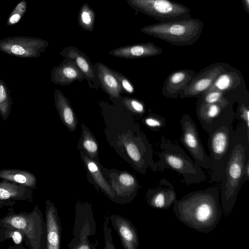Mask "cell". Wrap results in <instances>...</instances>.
<instances>
[{"mask_svg": "<svg viewBox=\"0 0 249 249\" xmlns=\"http://www.w3.org/2000/svg\"><path fill=\"white\" fill-rule=\"evenodd\" d=\"M0 178L20 184L32 189L36 188L37 179L32 173L25 170L5 169L0 170Z\"/></svg>", "mask_w": 249, "mask_h": 249, "instance_id": "23", "label": "cell"}, {"mask_svg": "<svg viewBox=\"0 0 249 249\" xmlns=\"http://www.w3.org/2000/svg\"><path fill=\"white\" fill-rule=\"evenodd\" d=\"M94 21V11L86 3L83 4L78 15L79 24L85 30L90 32L93 29Z\"/></svg>", "mask_w": 249, "mask_h": 249, "instance_id": "28", "label": "cell"}, {"mask_svg": "<svg viewBox=\"0 0 249 249\" xmlns=\"http://www.w3.org/2000/svg\"><path fill=\"white\" fill-rule=\"evenodd\" d=\"M249 141L236 140L232 142L225 173L221 180V201L222 210L227 214L232 210L242 181L244 168L249 160Z\"/></svg>", "mask_w": 249, "mask_h": 249, "instance_id": "2", "label": "cell"}, {"mask_svg": "<svg viewBox=\"0 0 249 249\" xmlns=\"http://www.w3.org/2000/svg\"><path fill=\"white\" fill-rule=\"evenodd\" d=\"M123 104L132 112L142 115L145 113V106L141 101L133 98L125 97L123 100Z\"/></svg>", "mask_w": 249, "mask_h": 249, "instance_id": "31", "label": "cell"}, {"mask_svg": "<svg viewBox=\"0 0 249 249\" xmlns=\"http://www.w3.org/2000/svg\"><path fill=\"white\" fill-rule=\"evenodd\" d=\"M12 239L16 245H21L24 234L20 231L3 226H0V243Z\"/></svg>", "mask_w": 249, "mask_h": 249, "instance_id": "29", "label": "cell"}, {"mask_svg": "<svg viewBox=\"0 0 249 249\" xmlns=\"http://www.w3.org/2000/svg\"><path fill=\"white\" fill-rule=\"evenodd\" d=\"M203 27L202 21L191 17L148 25L142 27L141 31L172 45L180 46L195 43L199 38Z\"/></svg>", "mask_w": 249, "mask_h": 249, "instance_id": "4", "label": "cell"}, {"mask_svg": "<svg viewBox=\"0 0 249 249\" xmlns=\"http://www.w3.org/2000/svg\"><path fill=\"white\" fill-rule=\"evenodd\" d=\"M16 203V201L14 200H3L0 201V209L2 207L7 206H13Z\"/></svg>", "mask_w": 249, "mask_h": 249, "instance_id": "38", "label": "cell"}, {"mask_svg": "<svg viewBox=\"0 0 249 249\" xmlns=\"http://www.w3.org/2000/svg\"><path fill=\"white\" fill-rule=\"evenodd\" d=\"M49 46L45 39L27 36H15L0 40V51L20 58H37Z\"/></svg>", "mask_w": 249, "mask_h": 249, "instance_id": "9", "label": "cell"}, {"mask_svg": "<svg viewBox=\"0 0 249 249\" xmlns=\"http://www.w3.org/2000/svg\"><path fill=\"white\" fill-rule=\"evenodd\" d=\"M240 115L241 118L245 121L247 128V138L249 139V110L248 107L243 104L240 107Z\"/></svg>", "mask_w": 249, "mask_h": 249, "instance_id": "35", "label": "cell"}, {"mask_svg": "<svg viewBox=\"0 0 249 249\" xmlns=\"http://www.w3.org/2000/svg\"><path fill=\"white\" fill-rule=\"evenodd\" d=\"M112 71L119 81L123 91L130 94L133 93L135 91L134 88L129 80L119 72L113 70Z\"/></svg>", "mask_w": 249, "mask_h": 249, "instance_id": "33", "label": "cell"}, {"mask_svg": "<svg viewBox=\"0 0 249 249\" xmlns=\"http://www.w3.org/2000/svg\"><path fill=\"white\" fill-rule=\"evenodd\" d=\"M54 100L57 111L63 124L70 131H75L78 120L69 100L57 89L54 92Z\"/></svg>", "mask_w": 249, "mask_h": 249, "instance_id": "22", "label": "cell"}, {"mask_svg": "<svg viewBox=\"0 0 249 249\" xmlns=\"http://www.w3.org/2000/svg\"><path fill=\"white\" fill-rule=\"evenodd\" d=\"M64 58L73 59L84 75L90 88L98 89L100 86L93 65L83 52L73 46L64 48L60 53Z\"/></svg>", "mask_w": 249, "mask_h": 249, "instance_id": "14", "label": "cell"}, {"mask_svg": "<svg viewBox=\"0 0 249 249\" xmlns=\"http://www.w3.org/2000/svg\"><path fill=\"white\" fill-rule=\"evenodd\" d=\"M81 126L82 133L77 148L80 151L85 152L90 158L99 162L98 142L92 133L84 124H82Z\"/></svg>", "mask_w": 249, "mask_h": 249, "instance_id": "24", "label": "cell"}, {"mask_svg": "<svg viewBox=\"0 0 249 249\" xmlns=\"http://www.w3.org/2000/svg\"><path fill=\"white\" fill-rule=\"evenodd\" d=\"M180 123V142L199 166L205 169H210L209 156L205 151L195 123L188 114L182 116Z\"/></svg>", "mask_w": 249, "mask_h": 249, "instance_id": "10", "label": "cell"}, {"mask_svg": "<svg viewBox=\"0 0 249 249\" xmlns=\"http://www.w3.org/2000/svg\"><path fill=\"white\" fill-rule=\"evenodd\" d=\"M108 222L107 223V225H106V223L104 225V231H105V242L106 245L105 249H114V247L113 245L112 240H111V230L110 229H108Z\"/></svg>", "mask_w": 249, "mask_h": 249, "instance_id": "36", "label": "cell"}, {"mask_svg": "<svg viewBox=\"0 0 249 249\" xmlns=\"http://www.w3.org/2000/svg\"><path fill=\"white\" fill-rule=\"evenodd\" d=\"M144 123L149 127L152 129H157L161 127L163 122L155 116H148L144 118Z\"/></svg>", "mask_w": 249, "mask_h": 249, "instance_id": "34", "label": "cell"}, {"mask_svg": "<svg viewBox=\"0 0 249 249\" xmlns=\"http://www.w3.org/2000/svg\"><path fill=\"white\" fill-rule=\"evenodd\" d=\"M226 70L225 64L216 63L207 67L197 74L180 92V98L192 97L202 94L212 86L218 75Z\"/></svg>", "mask_w": 249, "mask_h": 249, "instance_id": "11", "label": "cell"}, {"mask_svg": "<svg viewBox=\"0 0 249 249\" xmlns=\"http://www.w3.org/2000/svg\"><path fill=\"white\" fill-rule=\"evenodd\" d=\"M162 52V49L152 42H144L118 47L108 53L125 59H135L157 56Z\"/></svg>", "mask_w": 249, "mask_h": 249, "instance_id": "17", "label": "cell"}, {"mask_svg": "<svg viewBox=\"0 0 249 249\" xmlns=\"http://www.w3.org/2000/svg\"><path fill=\"white\" fill-rule=\"evenodd\" d=\"M196 74L195 71L190 69L179 70L171 73L164 82L162 94L167 98H177L180 92Z\"/></svg>", "mask_w": 249, "mask_h": 249, "instance_id": "18", "label": "cell"}, {"mask_svg": "<svg viewBox=\"0 0 249 249\" xmlns=\"http://www.w3.org/2000/svg\"><path fill=\"white\" fill-rule=\"evenodd\" d=\"M80 155L87 171L89 181L98 190L101 191L108 198L116 203L115 193L103 174L100 162L90 158L84 151H80Z\"/></svg>", "mask_w": 249, "mask_h": 249, "instance_id": "13", "label": "cell"}, {"mask_svg": "<svg viewBox=\"0 0 249 249\" xmlns=\"http://www.w3.org/2000/svg\"><path fill=\"white\" fill-rule=\"evenodd\" d=\"M103 174L110 185L116 196L117 203L131 202L140 187L136 177L127 171L108 169L101 165Z\"/></svg>", "mask_w": 249, "mask_h": 249, "instance_id": "8", "label": "cell"}, {"mask_svg": "<svg viewBox=\"0 0 249 249\" xmlns=\"http://www.w3.org/2000/svg\"><path fill=\"white\" fill-rule=\"evenodd\" d=\"M224 94L223 92L216 89L206 90L202 94L203 100L201 104H208L218 102L224 98Z\"/></svg>", "mask_w": 249, "mask_h": 249, "instance_id": "32", "label": "cell"}, {"mask_svg": "<svg viewBox=\"0 0 249 249\" xmlns=\"http://www.w3.org/2000/svg\"><path fill=\"white\" fill-rule=\"evenodd\" d=\"M159 153V160L155 162L152 170L162 172L170 169L181 175L187 185L198 183L206 179L205 173L179 146L162 137Z\"/></svg>", "mask_w": 249, "mask_h": 249, "instance_id": "3", "label": "cell"}, {"mask_svg": "<svg viewBox=\"0 0 249 249\" xmlns=\"http://www.w3.org/2000/svg\"><path fill=\"white\" fill-rule=\"evenodd\" d=\"M0 219V226L14 228L25 235V244L30 249H40L46 236V223L37 205L29 213L10 210Z\"/></svg>", "mask_w": 249, "mask_h": 249, "instance_id": "5", "label": "cell"}, {"mask_svg": "<svg viewBox=\"0 0 249 249\" xmlns=\"http://www.w3.org/2000/svg\"><path fill=\"white\" fill-rule=\"evenodd\" d=\"M249 179V160H248L246 162L244 168L242 181L244 183L246 181H248Z\"/></svg>", "mask_w": 249, "mask_h": 249, "instance_id": "37", "label": "cell"}, {"mask_svg": "<svg viewBox=\"0 0 249 249\" xmlns=\"http://www.w3.org/2000/svg\"><path fill=\"white\" fill-rule=\"evenodd\" d=\"M219 189L210 187L190 192L174 203L177 219L187 227L207 233L217 225L222 216Z\"/></svg>", "mask_w": 249, "mask_h": 249, "instance_id": "1", "label": "cell"}, {"mask_svg": "<svg viewBox=\"0 0 249 249\" xmlns=\"http://www.w3.org/2000/svg\"><path fill=\"white\" fill-rule=\"evenodd\" d=\"M47 249H59L61 245V226L57 210L49 200L45 203Z\"/></svg>", "mask_w": 249, "mask_h": 249, "instance_id": "15", "label": "cell"}, {"mask_svg": "<svg viewBox=\"0 0 249 249\" xmlns=\"http://www.w3.org/2000/svg\"><path fill=\"white\" fill-rule=\"evenodd\" d=\"M27 9L26 0H22L14 7L9 14L6 21L7 26H12L19 22L22 19Z\"/></svg>", "mask_w": 249, "mask_h": 249, "instance_id": "30", "label": "cell"}, {"mask_svg": "<svg viewBox=\"0 0 249 249\" xmlns=\"http://www.w3.org/2000/svg\"><path fill=\"white\" fill-rule=\"evenodd\" d=\"M241 2L244 10L249 14V0H241Z\"/></svg>", "mask_w": 249, "mask_h": 249, "instance_id": "39", "label": "cell"}, {"mask_svg": "<svg viewBox=\"0 0 249 249\" xmlns=\"http://www.w3.org/2000/svg\"><path fill=\"white\" fill-rule=\"evenodd\" d=\"M137 12L153 18L160 22L191 18L190 9L172 0H126Z\"/></svg>", "mask_w": 249, "mask_h": 249, "instance_id": "6", "label": "cell"}, {"mask_svg": "<svg viewBox=\"0 0 249 249\" xmlns=\"http://www.w3.org/2000/svg\"><path fill=\"white\" fill-rule=\"evenodd\" d=\"M229 104V101L225 97L220 101L215 103L201 104L198 110V117L203 121L211 123L219 116L222 109Z\"/></svg>", "mask_w": 249, "mask_h": 249, "instance_id": "26", "label": "cell"}, {"mask_svg": "<svg viewBox=\"0 0 249 249\" xmlns=\"http://www.w3.org/2000/svg\"><path fill=\"white\" fill-rule=\"evenodd\" d=\"M241 81V77L237 72L226 69L218 75L207 90L216 89L224 93L236 88Z\"/></svg>", "mask_w": 249, "mask_h": 249, "instance_id": "25", "label": "cell"}, {"mask_svg": "<svg viewBox=\"0 0 249 249\" xmlns=\"http://www.w3.org/2000/svg\"><path fill=\"white\" fill-rule=\"evenodd\" d=\"M12 104L8 87L6 83L0 78V116L3 121L8 119Z\"/></svg>", "mask_w": 249, "mask_h": 249, "instance_id": "27", "label": "cell"}, {"mask_svg": "<svg viewBox=\"0 0 249 249\" xmlns=\"http://www.w3.org/2000/svg\"><path fill=\"white\" fill-rule=\"evenodd\" d=\"M112 226L118 233L125 249H137L139 245L136 229L128 219L118 215H110Z\"/></svg>", "mask_w": 249, "mask_h": 249, "instance_id": "19", "label": "cell"}, {"mask_svg": "<svg viewBox=\"0 0 249 249\" xmlns=\"http://www.w3.org/2000/svg\"><path fill=\"white\" fill-rule=\"evenodd\" d=\"M93 66L100 86L110 97L119 99L124 91L112 69L100 62Z\"/></svg>", "mask_w": 249, "mask_h": 249, "instance_id": "20", "label": "cell"}, {"mask_svg": "<svg viewBox=\"0 0 249 249\" xmlns=\"http://www.w3.org/2000/svg\"><path fill=\"white\" fill-rule=\"evenodd\" d=\"M232 145L229 129L225 126L218 128L210 136L208 148L212 181L220 182L223 179Z\"/></svg>", "mask_w": 249, "mask_h": 249, "instance_id": "7", "label": "cell"}, {"mask_svg": "<svg viewBox=\"0 0 249 249\" xmlns=\"http://www.w3.org/2000/svg\"><path fill=\"white\" fill-rule=\"evenodd\" d=\"M85 79L84 75L71 59L64 58L51 71V80L55 85H68L75 81H82Z\"/></svg>", "mask_w": 249, "mask_h": 249, "instance_id": "16", "label": "cell"}, {"mask_svg": "<svg viewBox=\"0 0 249 249\" xmlns=\"http://www.w3.org/2000/svg\"><path fill=\"white\" fill-rule=\"evenodd\" d=\"M33 189L10 181H0V201L14 200L31 202L33 200Z\"/></svg>", "mask_w": 249, "mask_h": 249, "instance_id": "21", "label": "cell"}, {"mask_svg": "<svg viewBox=\"0 0 249 249\" xmlns=\"http://www.w3.org/2000/svg\"><path fill=\"white\" fill-rule=\"evenodd\" d=\"M146 199L147 203L153 208L167 210L177 199V193L172 184L163 178L156 188L147 190Z\"/></svg>", "mask_w": 249, "mask_h": 249, "instance_id": "12", "label": "cell"}]
</instances>
